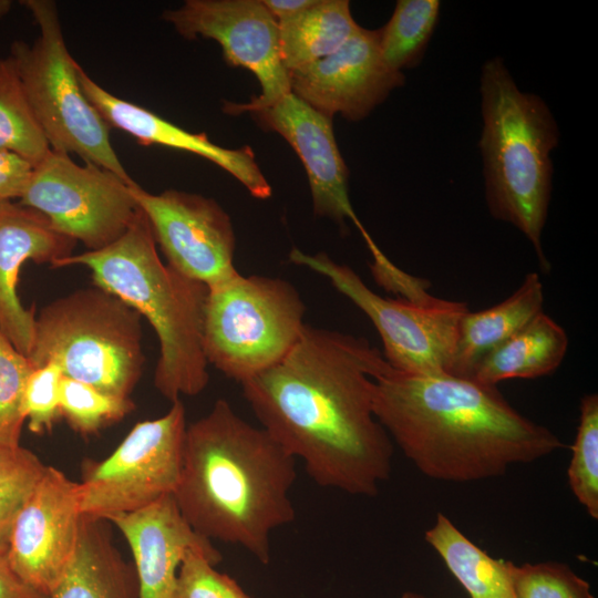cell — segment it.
Segmentation results:
<instances>
[{
  "label": "cell",
  "mask_w": 598,
  "mask_h": 598,
  "mask_svg": "<svg viewBox=\"0 0 598 598\" xmlns=\"http://www.w3.org/2000/svg\"><path fill=\"white\" fill-rule=\"evenodd\" d=\"M186 426L185 408L177 400L163 416L136 423L110 456L86 465L79 483L82 515L106 520L173 494Z\"/></svg>",
  "instance_id": "30bf717a"
},
{
  "label": "cell",
  "mask_w": 598,
  "mask_h": 598,
  "mask_svg": "<svg viewBox=\"0 0 598 598\" xmlns=\"http://www.w3.org/2000/svg\"><path fill=\"white\" fill-rule=\"evenodd\" d=\"M0 150L32 166L50 151L11 56L0 59Z\"/></svg>",
  "instance_id": "484cf974"
},
{
  "label": "cell",
  "mask_w": 598,
  "mask_h": 598,
  "mask_svg": "<svg viewBox=\"0 0 598 598\" xmlns=\"http://www.w3.org/2000/svg\"><path fill=\"white\" fill-rule=\"evenodd\" d=\"M405 81L390 68L378 30L361 29L334 53L289 72L291 92L320 113L349 121L368 116Z\"/></svg>",
  "instance_id": "9a60e30c"
},
{
  "label": "cell",
  "mask_w": 598,
  "mask_h": 598,
  "mask_svg": "<svg viewBox=\"0 0 598 598\" xmlns=\"http://www.w3.org/2000/svg\"><path fill=\"white\" fill-rule=\"evenodd\" d=\"M63 374L54 363L35 368L30 374L23 394V414L28 427L35 434L50 431L61 416L60 382Z\"/></svg>",
  "instance_id": "d6a6232c"
},
{
  "label": "cell",
  "mask_w": 598,
  "mask_h": 598,
  "mask_svg": "<svg viewBox=\"0 0 598 598\" xmlns=\"http://www.w3.org/2000/svg\"><path fill=\"white\" fill-rule=\"evenodd\" d=\"M269 13L277 20V22L291 19L308 8H310L316 0H261Z\"/></svg>",
  "instance_id": "d590c367"
},
{
  "label": "cell",
  "mask_w": 598,
  "mask_h": 598,
  "mask_svg": "<svg viewBox=\"0 0 598 598\" xmlns=\"http://www.w3.org/2000/svg\"><path fill=\"white\" fill-rule=\"evenodd\" d=\"M373 412L419 471L440 481L497 477L563 447L496 385L447 373H409L386 362L374 377Z\"/></svg>",
  "instance_id": "7a4b0ae2"
},
{
  "label": "cell",
  "mask_w": 598,
  "mask_h": 598,
  "mask_svg": "<svg viewBox=\"0 0 598 598\" xmlns=\"http://www.w3.org/2000/svg\"><path fill=\"white\" fill-rule=\"evenodd\" d=\"M130 190L171 267L207 288L238 274L233 224L216 200L176 189L152 194L136 182Z\"/></svg>",
  "instance_id": "4fadbf2b"
},
{
  "label": "cell",
  "mask_w": 598,
  "mask_h": 598,
  "mask_svg": "<svg viewBox=\"0 0 598 598\" xmlns=\"http://www.w3.org/2000/svg\"><path fill=\"white\" fill-rule=\"evenodd\" d=\"M33 365L0 331V445L18 446L22 425L23 394Z\"/></svg>",
  "instance_id": "f546056e"
},
{
  "label": "cell",
  "mask_w": 598,
  "mask_h": 598,
  "mask_svg": "<svg viewBox=\"0 0 598 598\" xmlns=\"http://www.w3.org/2000/svg\"><path fill=\"white\" fill-rule=\"evenodd\" d=\"M480 92L487 208L526 236L547 272L542 234L551 195V152L559 142L557 122L539 95L519 90L499 56L483 64Z\"/></svg>",
  "instance_id": "5b68a950"
},
{
  "label": "cell",
  "mask_w": 598,
  "mask_h": 598,
  "mask_svg": "<svg viewBox=\"0 0 598 598\" xmlns=\"http://www.w3.org/2000/svg\"><path fill=\"white\" fill-rule=\"evenodd\" d=\"M163 19L188 40L217 41L228 64L247 69L258 79L260 94L247 103L225 102L224 112L254 113L291 92L280 55L278 22L261 0H187L181 8L163 12Z\"/></svg>",
  "instance_id": "7c38bea8"
},
{
  "label": "cell",
  "mask_w": 598,
  "mask_h": 598,
  "mask_svg": "<svg viewBox=\"0 0 598 598\" xmlns=\"http://www.w3.org/2000/svg\"><path fill=\"white\" fill-rule=\"evenodd\" d=\"M0 598H50L22 580L11 568L7 550H0Z\"/></svg>",
  "instance_id": "e575fe53"
},
{
  "label": "cell",
  "mask_w": 598,
  "mask_h": 598,
  "mask_svg": "<svg viewBox=\"0 0 598 598\" xmlns=\"http://www.w3.org/2000/svg\"><path fill=\"white\" fill-rule=\"evenodd\" d=\"M131 399L109 395L84 382L62 377L60 411L69 424L82 434H92L104 425L121 420L134 410Z\"/></svg>",
  "instance_id": "f1b7e54d"
},
{
  "label": "cell",
  "mask_w": 598,
  "mask_h": 598,
  "mask_svg": "<svg viewBox=\"0 0 598 598\" xmlns=\"http://www.w3.org/2000/svg\"><path fill=\"white\" fill-rule=\"evenodd\" d=\"M543 302L539 275L529 272L502 302L476 312L468 310L460 323L450 374L470 378L488 353L543 311Z\"/></svg>",
  "instance_id": "ffe728a7"
},
{
  "label": "cell",
  "mask_w": 598,
  "mask_h": 598,
  "mask_svg": "<svg viewBox=\"0 0 598 598\" xmlns=\"http://www.w3.org/2000/svg\"><path fill=\"white\" fill-rule=\"evenodd\" d=\"M102 522L83 516L73 558L50 598H138L135 569L114 547Z\"/></svg>",
  "instance_id": "44dd1931"
},
{
  "label": "cell",
  "mask_w": 598,
  "mask_h": 598,
  "mask_svg": "<svg viewBox=\"0 0 598 598\" xmlns=\"http://www.w3.org/2000/svg\"><path fill=\"white\" fill-rule=\"evenodd\" d=\"M296 458L266 430L217 400L186 426L182 472L173 493L186 522L209 540L270 560V534L293 522Z\"/></svg>",
  "instance_id": "3957f363"
},
{
  "label": "cell",
  "mask_w": 598,
  "mask_h": 598,
  "mask_svg": "<svg viewBox=\"0 0 598 598\" xmlns=\"http://www.w3.org/2000/svg\"><path fill=\"white\" fill-rule=\"evenodd\" d=\"M127 542L138 582V598H174L179 565L189 549L221 556L181 514L173 494L142 509L111 516Z\"/></svg>",
  "instance_id": "ac0fdd59"
},
{
  "label": "cell",
  "mask_w": 598,
  "mask_h": 598,
  "mask_svg": "<svg viewBox=\"0 0 598 598\" xmlns=\"http://www.w3.org/2000/svg\"><path fill=\"white\" fill-rule=\"evenodd\" d=\"M360 29L348 0H316L300 14L278 22L282 63L290 72L327 58Z\"/></svg>",
  "instance_id": "603a6c76"
},
{
  "label": "cell",
  "mask_w": 598,
  "mask_h": 598,
  "mask_svg": "<svg viewBox=\"0 0 598 598\" xmlns=\"http://www.w3.org/2000/svg\"><path fill=\"white\" fill-rule=\"evenodd\" d=\"M385 364L365 338L306 324L280 361L240 384L261 427L315 483L375 496L393 456L373 412L374 377Z\"/></svg>",
  "instance_id": "6da1fadb"
},
{
  "label": "cell",
  "mask_w": 598,
  "mask_h": 598,
  "mask_svg": "<svg viewBox=\"0 0 598 598\" xmlns=\"http://www.w3.org/2000/svg\"><path fill=\"white\" fill-rule=\"evenodd\" d=\"M439 0H399L388 23L380 30L383 60L395 71L416 66L436 28Z\"/></svg>",
  "instance_id": "d4e9b609"
},
{
  "label": "cell",
  "mask_w": 598,
  "mask_h": 598,
  "mask_svg": "<svg viewBox=\"0 0 598 598\" xmlns=\"http://www.w3.org/2000/svg\"><path fill=\"white\" fill-rule=\"evenodd\" d=\"M21 3L31 12L40 33L32 45L16 41L10 56L50 148L76 154L85 163L133 181L112 146L109 124L81 89L78 62L64 42L55 2Z\"/></svg>",
  "instance_id": "52a82bcc"
},
{
  "label": "cell",
  "mask_w": 598,
  "mask_h": 598,
  "mask_svg": "<svg viewBox=\"0 0 598 598\" xmlns=\"http://www.w3.org/2000/svg\"><path fill=\"white\" fill-rule=\"evenodd\" d=\"M306 306L287 280L239 272L208 288L203 348L208 364L239 383L280 361L306 326Z\"/></svg>",
  "instance_id": "ba28073f"
},
{
  "label": "cell",
  "mask_w": 598,
  "mask_h": 598,
  "mask_svg": "<svg viewBox=\"0 0 598 598\" xmlns=\"http://www.w3.org/2000/svg\"><path fill=\"white\" fill-rule=\"evenodd\" d=\"M134 183L50 148L33 166L19 199L60 234L99 250L121 238L141 215L130 190Z\"/></svg>",
  "instance_id": "8fae6325"
},
{
  "label": "cell",
  "mask_w": 598,
  "mask_h": 598,
  "mask_svg": "<svg viewBox=\"0 0 598 598\" xmlns=\"http://www.w3.org/2000/svg\"><path fill=\"white\" fill-rule=\"evenodd\" d=\"M76 72L84 95L110 127L126 132L142 145L155 144L202 156L233 175L254 197H270L271 187L249 146L237 150L219 146L204 133L188 132L147 109L113 95L79 64Z\"/></svg>",
  "instance_id": "d6986e66"
},
{
  "label": "cell",
  "mask_w": 598,
  "mask_h": 598,
  "mask_svg": "<svg viewBox=\"0 0 598 598\" xmlns=\"http://www.w3.org/2000/svg\"><path fill=\"white\" fill-rule=\"evenodd\" d=\"M12 2L8 0H0V18L9 12Z\"/></svg>",
  "instance_id": "8d00e7d4"
},
{
  "label": "cell",
  "mask_w": 598,
  "mask_h": 598,
  "mask_svg": "<svg viewBox=\"0 0 598 598\" xmlns=\"http://www.w3.org/2000/svg\"><path fill=\"white\" fill-rule=\"evenodd\" d=\"M141 319L132 307L101 287L75 290L35 316L27 358L34 369L54 363L64 377L130 399L145 362Z\"/></svg>",
  "instance_id": "8992f818"
},
{
  "label": "cell",
  "mask_w": 598,
  "mask_h": 598,
  "mask_svg": "<svg viewBox=\"0 0 598 598\" xmlns=\"http://www.w3.org/2000/svg\"><path fill=\"white\" fill-rule=\"evenodd\" d=\"M82 519L79 483L48 466L12 525L7 546L11 568L50 597L73 558Z\"/></svg>",
  "instance_id": "5bb4252c"
},
{
  "label": "cell",
  "mask_w": 598,
  "mask_h": 598,
  "mask_svg": "<svg viewBox=\"0 0 598 598\" xmlns=\"http://www.w3.org/2000/svg\"><path fill=\"white\" fill-rule=\"evenodd\" d=\"M156 245L141 210L133 226L113 244L71 254L54 267L85 266L93 285L117 296L147 319L159 342L154 385L172 403L181 395H197L209 381L203 348L208 288L164 264Z\"/></svg>",
  "instance_id": "277c9868"
},
{
  "label": "cell",
  "mask_w": 598,
  "mask_h": 598,
  "mask_svg": "<svg viewBox=\"0 0 598 598\" xmlns=\"http://www.w3.org/2000/svg\"><path fill=\"white\" fill-rule=\"evenodd\" d=\"M509 574L515 598H595L589 584L565 564L511 561Z\"/></svg>",
  "instance_id": "4dcf8cb0"
},
{
  "label": "cell",
  "mask_w": 598,
  "mask_h": 598,
  "mask_svg": "<svg viewBox=\"0 0 598 598\" xmlns=\"http://www.w3.org/2000/svg\"><path fill=\"white\" fill-rule=\"evenodd\" d=\"M221 556L186 551L177 573L174 598H251L236 580L216 570Z\"/></svg>",
  "instance_id": "1f68e13d"
},
{
  "label": "cell",
  "mask_w": 598,
  "mask_h": 598,
  "mask_svg": "<svg viewBox=\"0 0 598 598\" xmlns=\"http://www.w3.org/2000/svg\"><path fill=\"white\" fill-rule=\"evenodd\" d=\"M75 244L35 209L20 203H0V331L25 357L34 339L35 313L19 299L20 269L28 260L54 267L72 254Z\"/></svg>",
  "instance_id": "e0dca14e"
},
{
  "label": "cell",
  "mask_w": 598,
  "mask_h": 598,
  "mask_svg": "<svg viewBox=\"0 0 598 598\" xmlns=\"http://www.w3.org/2000/svg\"><path fill=\"white\" fill-rule=\"evenodd\" d=\"M471 598H515L511 561L496 559L472 543L445 515L437 514L424 534Z\"/></svg>",
  "instance_id": "cb8c5ba5"
},
{
  "label": "cell",
  "mask_w": 598,
  "mask_h": 598,
  "mask_svg": "<svg viewBox=\"0 0 598 598\" xmlns=\"http://www.w3.org/2000/svg\"><path fill=\"white\" fill-rule=\"evenodd\" d=\"M33 166L14 153L0 150V203L20 198Z\"/></svg>",
  "instance_id": "836d02e7"
},
{
  "label": "cell",
  "mask_w": 598,
  "mask_h": 598,
  "mask_svg": "<svg viewBox=\"0 0 598 598\" xmlns=\"http://www.w3.org/2000/svg\"><path fill=\"white\" fill-rule=\"evenodd\" d=\"M567 348L566 331L542 311L488 353L468 379L486 385H496L509 379H535L547 375L560 365Z\"/></svg>",
  "instance_id": "7402d4cb"
},
{
  "label": "cell",
  "mask_w": 598,
  "mask_h": 598,
  "mask_svg": "<svg viewBox=\"0 0 598 598\" xmlns=\"http://www.w3.org/2000/svg\"><path fill=\"white\" fill-rule=\"evenodd\" d=\"M579 409V424L567 468L568 484L589 516L598 519V395H584Z\"/></svg>",
  "instance_id": "4316f807"
},
{
  "label": "cell",
  "mask_w": 598,
  "mask_h": 598,
  "mask_svg": "<svg viewBox=\"0 0 598 598\" xmlns=\"http://www.w3.org/2000/svg\"><path fill=\"white\" fill-rule=\"evenodd\" d=\"M47 467L34 453L21 445H0V550H7L14 519Z\"/></svg>",
  "instance_id": "83f0119b"
},
{
  "label": "cell",
  "mask_w": 598,
  "mask_h": 598,
  "mask_svg": "<svg viewBox=\"0 0 598 598\" xmlns=\"http://www.w3.org/2000/svg\"><path fill=\"white\" fill-rule=\"evenodd\" d=\"M289 260L328 278L368 316L381 337L383 357L392 368L409 373L450 374L460 323L470 310L465 302L433 296L424 301L382 297L349 266L323 252L311 255L292 248Z\"/></svg>",
  "instance_id": "9c48e42d"
},
{
  "label": "cell",
  "mask_w": 598,
  "mask_h": 598,
  "mask_svg": "<svg viewBox=\"0 0 598 598\" xmlns=\"http://www.w3.org/2000/svg\"><path fill=\"white\" fill-rule=\"evenodd\" d=\"M252 114L265 128L280 134L296 151L308 176L315 214L340 225L351 220L368 249L375 248L377 244L351 205L348 168L336 142L332 118L292 92Z\"/></svg>",
  "instance_id": "2e32d148"
},
{
  "label": "cell",
  "mask_w": 598,
  "mask_h": 598,
  "mask_svg": "<svg viewBox=\"0 0 598 598\" xmlns=\"http://www.w3.org/2000/svg\"><path fill=\"white\" fill-rule=\"evenodd\" d=\"M402 598H425L424 596L413 592V591H406L402 595Z\"/></svg>",
  "instance_id": "74e56055"
}]
</instances>
